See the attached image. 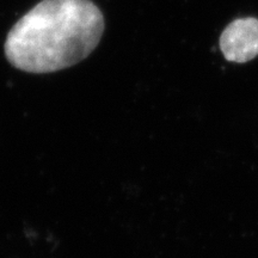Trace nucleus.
I'll return each instance as SVG.
<instances>
[{
  "instance_id": "1",
  "label": "nucleus",
  "mask_w": 258,
  "mask_h": 258,
  "mask_svg": "<svg viewBox=\"0 0 258 258\" xmlns=\"http://www.w3.org/2000/svg\"><path fill=\"white\" fill-rule=\"evenodd\" d=\"M104 28L91 0H42L10 29L6 59L29 73L69 69L96 49Z\"/></svg>"
},
{
  "instance_id": "2",
  "label": "nucleus",
  "mask_w": 258,
  "mask_h": 258,
  "mask_svg": "<svg viewBox=\"0 0 258 258\" xmlns=\"http://www.w3.org/2000/svg\"><path fill=\"white\" fill-rule=\"evenodd\" d=\"M220 49L226 60L244 63L258 55V19H235L220 37Z\"/></svg>"
}]
</instances>
